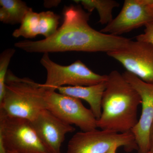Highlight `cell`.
I'll return each mask as SVG.
<instances>
[{"label": "cell", "instance_id": "obj_1", "mask_svg": "<svg viewBox=\"0 0 153 153\" xmlns=\"http://www.w3.org/2000/svg\"><path fill=\"white\" fill-rule=\"evenodd\" d=\"M90 15L80 5L66 7L63 24L54 35L40 41H20L15 46L30 53L77 51L107 54L127 46L131 39L102 33L91 27L88 24Z\"/></svg>", "mask_w": 153, "mask_h": 153}, {"label": "cell", "instance_id": "obj_2", "mask_svg": "<svg viewBox=\"0 0 153 153\" xmlns=\"http://www.w3.org/2000/svg\"><path fill=\"white\" fill-rule=\"evenodd\" d=\"M141 103L139 94L123 74L117 70L111 71L108 75L97 127L118 133L131 131L138 121Z\"/></svg>", "mask_w": 153, "mask_h": 153}, {"label": "cell", "instance_id": "obj_3", "mask_svg": "<svg viewBox=\"0 0 153 153\" xmlns=\"http://www.w3.org/2000/svg\"><path fill=\"white\" fill-rule=\"evenodd\" d=\"M46 93L42 84L27 77L20 78L8 70L0 113L32 121L46 109Z\"/></svg>", "mask_w": 153, "mask_h": 153}, {"label": "cell", "instance_id": "obj_4", "mask_svg": "<svg viewBox=\"0 0 153 153\" xmlns=\"http://www.w3.org/2000/svg\"><path fill=\"white\" fill-rule=\"evenodd\" d=\"M41 65L46 68L47 77L42 84L47 91H55L59 87L68 86H90L106 81L108 75H100L93 72L80 60L68 66H62L52 61L49 53H44Z\"/></svg>", "mask_w": 153, "mask_h": 153}, {"label": "cell", "instance_id": "obj_5", "mask_svg": "<svg viewBox=\"0 0 153 153\" xmlns=\"http://www.w3.org/2000/svg\"><path fill=\"white\" fill-rule=\"evenodd\" d=\"M114 146L122 147L126 152L138 150L131 131L118 133L97 128L74 134L68 142L67 153H106Z\"/></svg>", "mask_w": 153, "mask_h": 153}, {"label": "cell", "instance_id": "obj_6", "mask_svg": "<svg viewBox=\"0 0 153 153\" xmlns=\"http://www.w3.org/2000/svg\"><path fill=\"white\" fill-rule=\"evenodd\" d=\"M0 137L7 152L51 153L38 137L30 121L0 113Z\"/></svg>", "mask_w": 153, "mask_h": 153}, {"label": "cell", "instance_id": "obj_7", "mask_svg": "<svg viewBox=\"0 0 153 153\" xmlns=\"http://www.w3.org/2000/svg\"><path fill=\"white\" fill-rule=\"evenodd\" d=\"M45 101L46 109L64 122L76 126L82 131L97 128L95 116L79 99L46 90Z\"/></svg>", "mask_w": 153, "mask_h": 153}, {"label": "cell", "instance_id": "obj_8", "mask_svg": "<svg viewBox=\"0 0 153 153\" xmlns=\"http://www.w3.org/2000/svg\"><path fill=\"white\" fill-rule=\"evenodd\" d=\"M127 71L144 82L153 84V44L131 40L123 49L107 53Z\"/></svg>", "mask_w": 153, "mask_h": 153}, {"label": "cell", "instance_id": "obj_9", "mask_svg": "<svg viewBox=\"0 0 153 153\" xmlns=\"http://www.w3.org/2000/svg\"><path fill=\"white\" fill-rule=\"evenodd\" d=\"M123 75L140 96L141 114L131 132L137 146L138 153H147L150 149V137L153 123V84L144 82L127 71Z\"/></svg>", "mask_w": 153, "mask_h": 153}, {"label": "cell", "instance_id": "obj_10", "mask_svg": "<svg viewBox=\"0 0 153 153\" xmlns=\"http://www.w3.org/2000/svg\"><path fill=\"white\" fill-rule=\"evenodd\" d=\"M153 21V0H125L117 16L100 30L120 36Z\"/></svg>", "mask_w": 153, "mask_h": 153}, {"label": "cell", "instance_id": "obj_11", "mask_svg": "<svg viewBox=\"0 0 153 153\" xmlns=\"http://www.w3.org/2000/svg\"><path fill=\"white\" fill-rule=\"evenodd\" d=\"M31 122L41 142L51 153H61L66 135L75 130L47 109L42 111Z\"/></svg>", "mask_w": 153, "mask_h": 153}, {"label": "cell", "instance_id": "obj_12", "mask_svg": "<svg viewBox=\"0 0 153 153\" xmlns=\"http://www.w3.org/2000/svg\"><path fill=\"white\" fill-rule=\"evenodd\" d=\"M60 17L50 11L37 13L31 9L23 19L21 26L13 33V37L35 38L38 35L48 38L58 29Z\"/></svg>", "mask_w": 153, "mask_h": 153}, {"label": "cell", "instance_id": "obj_13", "mask_svg": "<svg viewBox=\"0 0 153 153\" xmlns=\"http://www.w3.org/2000/svg\"><path fill=\"white\" fill-rule=\"evenodd\" d=\"M106 86L105 81L90 86H62L57 90L62 94L86 101L97 120L101 116L102 100Z\"/></svg>", "mask_w": 153, "mask_h": 153}, {"label": "cell", "instance_id": "obj_14", "mask_svg": "<svg viewBox=\"0 0 153 153\" xmlns=\"http://www.w3.org/2000/svg\"><path fill=\"white\" fill-rule=\"evenodd\" d=\"M0 5V21L10 25L21 24L32 9L21 0H1Z\"/></svg>", "mask_w": 153, "mask_h": 153}, {"label": "cell", "instance_id": "obj_15", "mask_svg": "<svg viewBox=\"0 0 153 153\" xmlns=\"http://www.w3.org/2000/svg\"><path fill=\"white\" fill-rule=\"evenodd\" d=\"M74 1L81 4L88 13L96 10L99 16V22L102 25H106L113 20V9L120 6L117 1L114 0H80Z\"/></svg>", "mask_w": 153, "mask_h": 153}, {"label": "cell", "instance_id": "obj_16", "mask_svg": "<svg viewBox=\"0 0 153 153\" xmlns=\"http://www.w3.org/2000/svg\"><path fill=\"white\" fill-rule=\"evenodd\" d=\"M16 52L14 49H6L0 55V101L2 100L6 88V79L11 58Z\"/></svg>", "mask_w": 153, "mask_h": 153}, {"label": "cell", "instance_id": "obj_17", "mask_svg": "<svg viewBox=\"0 0 153 153\" xmlns=\"http://www.w3.org/2000/svg\"><path fill=\"white\" fill-rule=\"evenodd\" d=\"M144 33L137 36V41H145L153 44V21L147 24Z\"/></svg>", "mask_w": 153, "mask_h": 153}, {"label": "cell", "instance_id": "obj_18", "mask_svg": "<svg viewBox=\"0 0 153 153\" xmlns=\"http://www.w3.org/2000/svg\"><path fill=\"white\" fill-rule=\"evenodd\" d=\"M0 153H8L1 137H0Z\"/></svg>", "mask_w": 153, "mask_h": 153}, {"label": "cell", "instance_id": "obj_19", "mask_svg": "<svg viewBox=\"0 0 153 153\" xmlns=\"http://www.w3.org/2000/svg\"><path fill=\"white\" fill-rule=\"evenodd\" d=\"M150 141V149L149 152L153 153V123L151 128Z\"/></svg>", "mask_w": 153, "mask_h": 153}, {"label": "cell", "instance_id": "obj_20", "mask_svg": "<svg viewBox=\"0 0 153 153\" xmlns=\"http://www.w3.org/2000/svg\"><path fill=\"white\" fill-rule=\"evenodd\" d=\"M119 148V147L117 146H114L112 147L106 153H116L117 151Z\"/></svg>", "mask_w": 153, "mask_h": 153}, {"label": "cell", "instance_id": "obj_21", "mask_svg": "<svg viewBox=\"0 0 153 153\" xmlns=\"http://www.w3.org/2000/svg\"><path fill=\"white\" fill-rule=\"evenodd\" d=\"M8 153H16L15 152H7Z\"/></svg>", "mask_w": 153, "mask_h": 153}, {"label": "cell", "instance_id": "obj_22", "mask_svg": "<svg viewBox=\"0 0 153 153\" xmlns=\"http://www.w3.org/2000/svg\"><path fill=\"white\" fill-rule=\"evenodd\" d=\"M126 153H129L126 152ZM147 153H153V152H148Z\"/></svg>", "mask_w": 153, "mask_h": 153}]
</instances>
